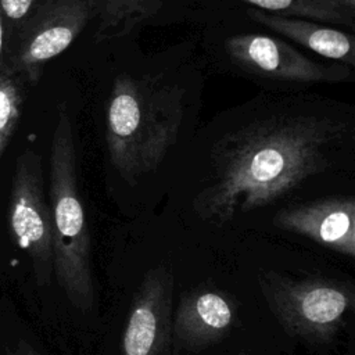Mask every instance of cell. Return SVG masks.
Segmentation results:
<instances>
[{"instance_id": "8992f818", "label": "cell", "mask_w": 355, "mask_h": 355, "mask_svg": "<svg viewBox=\"0 0 355 355\" xmlns=\"http://www.w3.org/2000/svg\"><path fill=\"white\" fill-rule=\"evenodd\" d=\"M8 225L15 243L29 255L39 286L53 276L51 214L44 198L42 159L26 148L17 159L11 180Z\"/></svg>"}, {"instance_id": "4fadbf2b", "label": "cell", "mask_w": 355, "mask_h": 355, "mask_svg": "<svg viewBox=\"0 0 355 355\" xmlns=\"http://www.w3.org/2000/svg\"><path fill=\"white\" fill-rule=\"evenodd\" d=\"M24 79L7 68L0 71V159L21 119L25 90Z\"/></svg>"}, {"instance_id": "6da1fadb", "label": "cell", "mask_w": 355, "mask_h": 355, "mask_svg": "<svg viewBox=\"0 0 355 355\" xmlns=\"http://www.w3.org/2000/svg\"><path fill=\"white\" fill-rule=\"evenodd\" d=\"M354 119L333 105L280 103L227 132L211 154V180L193 208L223 225L268 207L333 166L352 137Z\"/></svg>"}, {"instance_id": "9c48e42d", "label": "cell", "mask_w": 355, "mask_h": 355, "mask_svg": "<svg viewBox=\"0 0 355 355\" xmlns=\"http://www.w3.org/2000/svg\"><path fill=\"white\" fill-rule=\"evenodd\" d=\"M273 225L341 255L355 257V200L331 196L280 209Z\"/></svg>"}, {"instance_id": "5bb4252c", "label": "cell", "mask_w": 355, "mask_h": 355, "mask_svg": "<svg viewBox=\"0 0 355 355\" xmlns=\"http://www.w3.org/2000/svg\"><path fill=\"white\" fill-rule=\"evenodd\" d=\"M37 1L39 0H0V11L3 18L11 24L12 29H18L36 7Z\"/></svg>"}, {"instance_id": "2e32d148", "label": "cell", "mask_w": 355, "mask_h": 355, "mask_svg": "<svg viewBox=\"0 0 355 355\" xmlns=\"http://www.w3.org/2000/svg\"><path fill=\"white\" fill-rule=\"evenodd\" d=\"M6 69V55H4V18L0 11V71Z\"/></svg>"}, {"instance_id": "30bf717a", "label": "cell", "mask_w": 355, "mask_h": 355, "mask_svg": "<svg viewBox=\"0 0 355 355\" xmlns=\"http://www.w3.org/2000/svg\"><path fill=\"white\" fill-rule=\"evenodd\" d=\"M247 14L262 26L301 44L323 58L344 64L349 68L355 67L354 36L351 33L320 22L272 14L254 7L248 8Z\"/></svg>"}, {"instance_id": "8fae6325", "label": "cell", "mask_w": 355, "mask_h": 355, "mask_svg": "<svg viewBox=\"0 0 355 355\" xmlns=\"http://www.w3.org/2000/svg\"><path fill=\"white\" fill-rule=\"evenodd\" d=\"M254 8L320 24L354 28L355 8L347 0H241Z\"/></svg>"}, {"instance_id": "52a82bcc", "label": "cell", "mask_w": 355, "mask_h": 355, "mask_svg": "<svg viewBox=\"0 0 355 355\" xmlns=\"http://www.w3.org/2000/svg\"><path fill=\"white\" fill-rule=\"evenodd\" d=\"M173 273L161 263L143 276L129 308L121 355H165L171 345Z\"/></svg>"}, {"instance_id": "7c38bea8", "label": "cell", "mask_w": 355, "mask_h": 355, "mask_svg": "<svg viewBox=\"0 0 355 355\" xmlns=\"http://www.w3.org/2000/svg\"><path fill=\"white\" fill-rule=\"evenodd\" d=\"M162 0H103L94 42L126 36L143 21L154 17Z\"/></svg>"}, {"instance_id": "9a60e30c", "label": "cell", "mask_w": 355, "mask_h": 355, "mask_svg": "<svg viewBox=\"0 0 355 355\" xmlns=\"http://www.w3.org/2000/svg\"><path fill=\"white\" fill-rule=\"evenodd\" d=\"M8 355H40L29 343L21 340L12 349L8 351Z\"/></svg>"}, {"instance_id": "5b68a950", "label": "cell", "mask_w": 355, "mask_h": 355, "mask_svg": "<svg viewBox=\"0 0 355 355\" xmlns=\"http://www.w3.org/2000/svg\"><path fill=\"white\" fill-rule=\"evenodd\" d=\"M225 51L247 75L288 86L345 82L352 79L354 72V68L344 64L318 61L283 39L259 33L229 37Z\"/></svg>"}, {"instance_id": "7a4b0ae2", "label": "cell", "mask_w": 355, "mask_h": 355, "mask_svg": "<svg viewBox=\"0 0 355 355\" xmlns=\"http://www.w3.org/2000/svg\"><path fill=\"white\" fill-rule=\"evenodd\" d=\"M184 92L157 76L119 75L105 114V141L116 172L129 183L153 172L176 143Z\"/></svg>"}, {"instance_id": "e0dca14e", "label": "cell", "mask_w": 355, "mask_h": 355, "mask_svg": "<svg viewBox=\"0 0 355 355\" xmlns=\"http://www.w3.org/2000/svg\"><path fill=\"white\" fill-rule=\"evenodd\" d=\"M347 3H348L351 7L355 8V0H347Z\"/></svg>"}, {"instance_id": "ac0fdd59", "label": "cell", "mask_w": 355, "mask_h": 355, "mask_svg": "<svg viewBox=\"0 0 355 355\" xmlns=\"http://www.w3.org/2000/svg\"><path fill=\"white\" fill-rule=\"evenodd\" d=\"M236 355H251V354H244V352H241V354H236Z\"/></svg>"}, {"instance_id": "ba28073f", "label": "cell", "mask_w": 355, "mask_h": 355, "mask_svg": "<svg viewBox=\"0 0 355 355\" xmlns=\"http://www.w3.org/2000/svg\"><path fill=\"white\" fill-rule=\"evenodd\" d=\"M239 304L225 290L197 287L180 297L171 320V344L198 351L225 338L236 326Z\"/></svg>"}, {"instance_id": "3957f363", "label": "cell", "mask_w": 355, "mask_h": 355, "mask_svg": "<svg viewBox=\"0 0 355 355\" xmlns=\"http://www.w3.org/2000/svg\"><path fill=\"white\" fill-rule=\"evenodd\" d=\"M258 286L284 333L309 344L331 343L355 305L354 286L337 279L262 272Z\"/></svg>"}, {"instance_id": "277c9868", "label": "cell", "mask_w": 355, "mask_h": 355, "mask_svg": "<svg viewBox=\"0 0 355 355\" xmlns=\"http://www.w3.org/2000/svg\"><path fill=\"white\" fill-rule=\"evenodd\" d=\"M101 7L103 0H39L17 29L6 68L36 85L44 65L71 46Z\"/></svg>"}]
</instances>
